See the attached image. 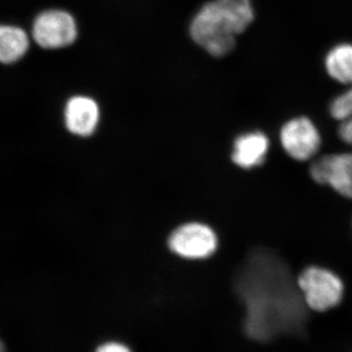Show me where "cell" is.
<instances>
[{
  "label": "cell",
  "instance_id": "4",
  "mask_svg": "<svg viewBox=\"0 0 352 352\" xmlns=\"http://www.w3.org/2000/svg\"><path fill=\"white\" fill-rule=\"evenodd\" d=\"M168 245L180 258L204 259L214 254L219 247V239L210 226L200 222H189L171 232Z\"/></svg>",
  "mask_w": 352,
  "mask_h": 352
},
{
  "label": "cell",
  "instance_id": "10",
  "mask_svg": "<svg viewBox=\"0 0 352 352\" xmlns=\"http://www.w3.org/2000/svg\"><path fill=\"white\" fill-rule=\"evenodd\" d=\"M326 69L333 80L339 82L352 83V44H340L328 53Z\"/></svg>",
  "mask_w": 352,
  "mask_h": 352
},
{
  "label": "cell",
  "instance_id": "1",
  "mask_svg": "<svg viewBox=\"0 0 352 352\" xmlns=\"http://www.w3.org/2000/svg\"><path fill=\"white\" fill-rule=\"evenodd\" d=\"M254 19L251 0H214L205 4L190 24V36L208 54L226 56L236 45V36Z\"/></svg>",
  "mask_w": 352,
  "mask_h": 352
},
{
  "label": "cell",
  "instance_id": "11",
  "mask_svg": "<svg viewBox=\"0 0 352 352\" xmlns=\"http://www.w3.org/2000/svg\"><path fill=\"white\" fill-rule=\"evenodd\" d=\"M330 112L333 119L340 122V138L352 145V88L332 102Z\"/></svg>",
  "mask_w": 352,
  "mask_h": 352
},
{
  "label": "cell",
  "instance_id": "7",
  "mask_svg": "<svg viewBox=\"0 0 352 352\" xmlns=\"http://www.w3.org/2000/svg\"><path fill=\"white\" fill-rule=\"evenodd\" d=\"M100 109L94 99L90 97H72L64 110L65 126L71 133L80 138L92 135L98 126Z\"/></svg>",
  "mask_w": 352,
  "mask_h": 352
},
{
  "label": "cell",
  "instance_id": "2",
  "mask_svg": "<svg viewBox=\"0 0 352 352\" xmlns=\"http://www.w3.org/2000/svg\"><path fill=\"white\" fill-rule=\"evenodd\" d=\"M298 286L305 305L314 311H327L344 298L342 280L325 268L310 266L302 271Z\"/></svg>",
  "mask_w": 352,
  "mask_h": 352
},
{
  "label": "cell",
  "instance_id": "3",
  "mask_svg": "<svg viewBox=\"0 0 352 352\" xmlns=\"http://www.w3.org/2000/svg\"><path fill=\"white\" fill-rule=\"evenodd\" d=\"M32 38L45 50L67 47L75 43L78 38L75 18L60 9L43 11L34 21Z\"/></svg>",
  "mask_w": 352,
  "mask_h": 352
},
{
  "label": "cell",
  "instance_id": "8",
  "mask_svg": "<svg viewBox=\"0 0 352 352\" xmlns=\"http://www.w3.org/2000/svg\"><path fill=\"white\" fill-rule=\"evenodd\" d=\"M268 147L270 141L263 132L242 134L234 142L231 159L240 168L251 170L263 163Z\"/></svg>",
  "mask_w": 352,
  "mask_h": 352
},
{
  "label": "cell",
  "instance_id": "12",
  "mask_svg": "<svg viewBox=\"0 0 352 352\" xmlns=\"http://www.w3.org/2000/svg\"><path fill=\"white\" fill-rule=\"evenodd\" d=\"M95 352H132L131 349L124 342L118 340H109L97 346Z\"/></svg>",
  "mask_w": 352,
  "mask_h": 352
},
{
  "label": "cell",
  "instance_id": "5",
  "mask_svg": "<svg viewBox=\"0 0 352 352\" xmlns=\"http://www.w3.org/2000/svg\"><path fill=\"white\" fill-rule=\"evenodd\" d=\"M281 143L285 151L298 161H307L316 154L321 144L319 132L307 118H296L282 127Z\"/></svg>",
  "mask_w": 352,
  "mask_h": 352
},
{
  "label": "cell",
  "instance_id": "6",
  "mask_svg": "<svg viewBox=\"0 0 352 352\" xmlns=\"http://www.w3.org/2000/svg\"><path fill=\"white\" fill-rule=\"evenodd\" d=\"M310 173L315 182L352 199V154L322 157L312 164Z\"/></svg>",
  "mask_w": 352,
  "mask_h": 352
},
{
  "label": "cell",
  "instance_id": "9",
  "mask_svg": "<svg viewBox=\"0 0 352 352\" xmlns=\"http://www.w3.org/2000/svg\"><path fill=\"white\" fill-rule=\"evenodd\" d=\"M30 47L27 32L16 25H3L0 29V59L3 64L16 63Z\"/></svg>",
  "mask_w": 352,
  "mask_h": 352
}]
</instances>
